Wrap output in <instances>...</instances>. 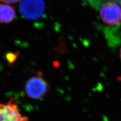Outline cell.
I'll return each instance as SVG.
<instances>
[{
	"instance_id": "9",
	"label": "cell",
	"mask_w": 121,
	"mask_h": 121,
	"mask_svg": "<svg viewBox=\"0 0 121 121\" xmlns=\"http://www.w3.org/2000/svg\"></svg>"
},
{
	"instance_id": "6",
	"label": "cell",
	"mask_w": 121,
	"mask_h": 121,
	"mask_svg": "<svg viewBox=\"0 0 121 121\" xmlns=\"http://www.w3.org/2000/svg\"><path fill=\"white\" fill-rule=\"evenodd\" d=\"M19 55L18 52H9L6 54V59L9 64H12L16 61Z\"/></svg>"
},
{
	"instance_id": "3",
	"label": "cell",
	"mask_w": 121,
	"mask_h": 121,
	"mask_svg": "<svg viewBox=\"0 0 121 121\" xmlns=\"http://www.w3.org/2000/svg\"><path fill=\"white\" fill-rule=\"evenodd\" d=\"M19 9L21 14L29 20H37L43 16L45 4L43 0H21Z\"/></svg>"
},
{
	"instance_id": "7",
	"label": "cell",
	"mask_w": 121,
	"mask_h": 121,
	"mask_svg": "<svg viewBox=\"0 0 121 121\" xmlns=\"http://www.w3.org/2000/svg\"><path fill=\"white\" fill-rule=\"evenodd\" d=\"M19 1L20 0H0V2L6 4H14Z\"/></svg>"
},
{
	"instance_id": "8",
	"label": "cell",
	"mask_w": 121,
	"mask_h": 121,
	"mask_svg": "<svg viewBox=\"0 0 121 121\" xmlns=\"http://www.w3.org/2000/svg\"><path fill=\"white\" fill-rule=\"evenodd\" d=\"M120 56H121V50L120 51Z\"/></svg>"
},
{
	"instance_id": "2",
	"label": "cell",
	"mask_w": 121,
	"mask_h": 121,
	"mask_svg": "<svg viewBox=\"0 0 121 121\" xmlns=\"http://www.w3.org/2000/svg\"><path fill=\"white\" fill-rule=\"evenodd\" d=\"M101 20L110 26H117L121 23V7L113 1L105 2L99 9Z\"/></svg>"
},
{
	"instance_id": "5",
	"label": "cell",
	"mask_w": 121,
	"mask_h": 121,
	"mask_svg": "<svg viewBox=\"0 0 121 121\" xmlns=\"http://www.w3.org/2000/svg\"><path fill=\"white\" fill-rule=\"evenodd\" d=\"M16 18V12L8 4H0V23L8 24L12 22Z\"/></svg>"
},
{
	"instance_id": "1",
	"label": "cell",
	"mask_w": 121,
	"mask_h": 121,
	"mask_svg": "<svg viewBox=\"0 0 121 121\" xmlns=\"http://www.w3.org/2000/svg\"><path fill=\"white\" fill-rule=\"evenodd\" d=\"M50 88V85L43 78L41 72H39L36 76L30 78L26 82L25 86L26 94L33 99H39L43 97Z\"/></svg>"
},
{
	"instance_id": "4",
	"label": "cell",
	"mask_w": 121,
	"mask_h": 121,
	"mask_svg": "<svg viewBox=\"0 0 121 121\" xmlns=\"http://www.w3.org/2000/svg\"><path fill=\"white\" fill-rule=\"evenodd\" d=\"M28 117L21 115L13 98L5 104H0V121H28Z\"/></svg>"
}]
</instances>
